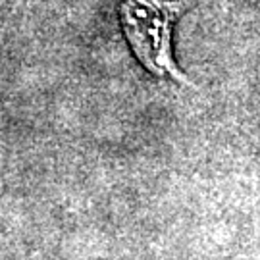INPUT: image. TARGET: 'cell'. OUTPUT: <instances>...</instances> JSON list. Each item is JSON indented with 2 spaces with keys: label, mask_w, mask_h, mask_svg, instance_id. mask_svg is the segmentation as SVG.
I'll return each mask as SVG.
<instances>
[{
  "label": "cell",
  "mask_w": 260,
  "mask_h": 260,
  "mask_svg": "<svg viewBox=\"0 0 260 260\" xmlns=\"http://www.w3.org/2000/svg\"><path fill=\"white\" fill-rule=\"evenodd\" d=\"M193 6V0H121L123 35L141 66L156 77H168L193 87L174 58L172 33L177 19Z\"/></svg>",
  "instance_id": "obj_1"
}]
</instances>
